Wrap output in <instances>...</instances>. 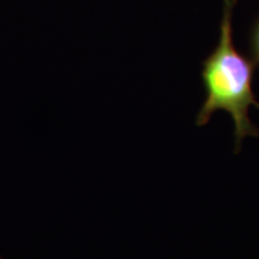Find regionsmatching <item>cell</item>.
Returning a JSON list of instances; mask_svg holds the SVG:
<instances>
[{
  "label": "cell",
  "mask_w": 259,
  "mask_h": 259,
  "mask_svg": "<svg viewBox=\"0 0 259 259\" xmlns=\"http://www.w3.org/2000/svg\"><path fill=\"white\" fill-rule=\"evenodd\" d=\"M0 259H2V258H0Z\"/></svg>",
  "instance_id": "3"
},
{
  "label": "cell",
  "mask_w": 259,
  "mask_h": 259,
  "mask_svg": "<svg viewBox=\"0 0 259 259\" xmlns=\"http://www.w3.org/2000/svg\"><path fill=\"white\" fill-rule=\"evenodd\" d=\"M250 52L252 61L255 64V66L259 65V18L255 22V24L252 28L251 38H250Z\"/></svg>",
  "instance_id": "2"
},
{
  "label": "cell",
  "mask_w": 259,
  "mask_h": 259,
  "mask_svg": "<svg viewBox=\"0 0 259 259\" xmlns=\"http://www.w3.org/2000/svg\"><path fill=\"white\" fill-rule=\"evenodd\" d=\"M236 0H223L220 40L211 54L202 63V80L205 100L196 116V125H206L212 114L226 111L234 121L235 151L245 137L259 136V130L248 118L251 106L259 108L252 88L255 64L238 52L233 41L232 17Z\"/></svg>",
  "instance_id": "1"
}]
</instances>
